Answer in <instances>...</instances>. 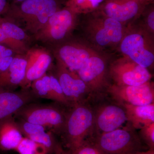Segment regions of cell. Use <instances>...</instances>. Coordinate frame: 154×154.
<instances>
[{
  "label": "cell",
  "mask_w": 154,
  "mask_h": 154,
  "mask_svg": "<svg viewBox=\"0 0 154 154\" xmlns=\"http://www.w3.org/2000/svg\"><path fill=\"white\" fill-rule=\"evenodd\" d=\"M89 138L107 154H133L145 149L138 133L128 123L122 128Z\"/></svg>",
  "instance_id": "cell-7"
},
{
  "label": "cell",
  "mask_w": 154,
  "mask_h": 154,
  "mask_svg": "<svg viewBox=\"0 0 154 154\" xmlns=\"http://www.w3.org/2000/svg\"><path fill=\"white\" fill-rule=\"evenodd\" d=\"M0 27L8 36L17 41L26 43L28 39V36L25 30L6 16L4 18L0 16Z\"/></svg>",
  "instance_id": "cell-22"
},
{
  "label": "cell",
  "mask_w": 154,
  "mask_h": 154,
  "mask_svg": "<svg viewBox=\"0 0 154 154\" xmlns=\"http://www.w3.org/2000/svg\"><path fill=\"white\" fill-rule=\"evenodd\" d=\"M10 1L11 2L10 4H16V3L22 2L26 1V0H10Z\"/></svg>",
  "instance_id": "cell-32"
},
{
  "label": "cell",
  "mask_w": 154,
  "mask_h": 154,
  "mask_svg": "<svg viewBox=\"0 0 154 154\" xmlns=\"http://www.w3.org/2000/svg\"><path fill=\"white\" fill-rule=\"evenodd\" d=\"M150 3L141 0H105L96 11L127 26L137 19Z\"/></svg>",
  "instance_id": "cell-14"
},
{
  "label": "cell",
  "mask_w": 154,
  "mask_h": 154,
  "mask_svg": "<svg viewBox=\"0 0 154 154\" xmlns=\"http://www.w3.org/2000/svg\"><path fill=\"white\" fill-rule=\"evenodd\" d=\"M140 130L138 134L141 140L149 149H154V122L146 125Z\"/></svg>",
  "instance_id": "cell-27"
},
{
  "label": "cell",
  "mask_w": 154,
  "mask_h": 154,
  "mask_svg": "<svg viewBox=\"0 0 154 154\" xmlns=\"http://www.w3.org/2000/svg\"><path fill=\"white\" fill-rule=\"evenodd\" d=\"M133 154H154V149H149L148 150L146 151L137 152Z\"/></svg>",
  "instance_id": "cell-31"
},
{
  "label": "cell",
  "mask_w": 154,
  "mask_h": 154,
  "mask_svg": "<svg viewBox=\"0 0 154 154\" xmlns=\"http://www.w3.org/2000/svg\"><path fill=\"white\" fill-rule=\"evenodd\" d=\"M107 96L122 104L145 105L154 103V83L150 82L139 86H120L112 84L107 89Z\"/></svg>",
  "instance_id": "cell-13"
},
{
  "label": "cell",
  "mask_w": 154,
  "mask_h": 154,
  "mask_svg": "<svg viewBox=\"0 0 154 154\" xmlns=\"http://www.w3.org/2000/svg\"><path fill=\"white\" fill-rule=\"evenodd\" d=\"M38 99L30 88L17 91H0V122Z\"/></svg>",
  "instance_id": "cell-16"
},
{
  "label": "cell",
  "mask_w": 154,
  "mask_h": 154,
  "mask_svg": "<svg viewBox=\"0 0 154 154\" xmlns=\"http://www.w3.org/2000/svg\"><path fill=\"white\" fill-rule=\"evenodd\" d=\"M27 60L25 79L22 89H30L33 81L44 75L52 63V57L49 51L43 48L28 50L25 54Z\"/></svg>",
  "instance_id": "cell-15"
},
{
  "label": "cell",
  "mask_w": 154,
  "mask_h": 154,
  "mask_svg": "<svg viewBox=\"0 0 154 154\" xmlns=\"http://www.w3.org/2000/svg\"><path fill=\"white\" fill-rule=\"evenodd\" d=\"M80 24L85 41L99 52L117 50L126 26L96 11L85 14Z\"/></svg>",
  "instance_id": "cell-1"
},
{
  "label": "cell",
  "mask_w": 154,
  "mask_h": 154,
  "mask_svg": "<svg viewBox=\"0 0 154 154\" xmlns=\"http://www.w3.org/2000/svg\"><path fill=\"white\" fill-rule=\"evenodd\" d=\"M16 53L13 50L4 45L0 44V74L8 69Z\"/></svg>",
  "instance_id": "cell-26"
},
{
  "label": "cell",
  "mask_w": 154,
  "mask_h": 154,
  "mask_svg": "<svg viewBox=\"0 0 154 154\" xmlns=\"http://www.w3.org/2000/svg\"><path fill=\"white\" fill-rule=\"evenodd\" d=\"M105 0H68L65 6L79 15L90 14L96 11Z\"/></svg>",
  "instance_id": "cell-21"
},
{
  "label": "cell",
  "mask_w": 154,
  "mask_h": 154,
  "mask_svg": "<svg viewBox=\"0 0 154 154\" xmlns=\"http://www.w3.org/2000/svg\"><path fill=\"white\" fill-rule=\"evenodd\" d=\"M13 116L0 122V149L2 150H15L24 137Z\"/></svg>",
  "instance_id": "cell-19"
},
{
  "label": "cell",
  "mask_w": 154,
  "mask_h": 154,
  "mask_svg": "<svg viewBox=\"0 0 154 154\" xmlns=\"http://www.w3.org/2000/svg\"><path fill=\"white\" fill-rule=\"evenodd\" d=\"M54 154H72L71 152L68 149H66L63 148L62 144L57 141L54 147Z\"/></svg>",
  "instance_id": "cell-30"
},
{
  "label": "cell",
  "mask_w": 154,
  "mask_h": 154,
  "mask_svg": "<svg viewBox=\"0 0 154 154\" xmlns=\"http://www.w3.org/2000/svg\"><path fill=\"white\" fill-rule=\"evenodd\" d=\"M65 3L64 0H26L10 4V9L5 16L24 22L26 28L35 34Z\"/></svg>",
  "instance_id": "cell-4"
},
{
  "label": "cell",
  "mask_w": 154,
  "mask_h": 154,
  "mask_svg": "<svg viewBox=\"0 0 154 154\" xmlns=\"http://www.w3.org/2000/svg\"><path fill=\"white\" fill-rule=\"evenodd\" d=\"M0 44L11 48L17 54H25L28 49L26 43L17 41L8 36L0 27Z\"/></svg>",
  "instance_id": "cell-25"
},
{
  "label": "cell",
  "mask_w": 154,
  "mask_h": 154,
  "mask_svg": "<svg viewBox=\"0 0 154 154\" xmlns=\"http://www.w3.org/2000/svg\"><path fill=\"white\" fill-rule=\"evenodd\" d=\"M54 55L57 62L76 72L90 58L100 52L83 38L71 37L54 45Z\"/></svg>",
  "instance_id": "cell-9"
},
{
  "label": "cell",
  "mask_w": 154,
  "mask_h": 154,
  "mask_svg": "<svg viewBox=\"0 0 154 154\" xmlns=\"http://www.w3.org/2000/svg\"><path fill=\"white\" fill-rule=\"evenodd\" d=\"M19 154H49V150L45 146L24 137L15 150Z\"/></svg>",
  "instance_id": "cell-23"
},
{
  "label": "cell",
  "mask_w": 154,
  "mask_h": 154,
  "mask_svg": "<svg viewBox=\"0 0 154 154\" xmlns=\"http://www.w3.org/2000/svg\"><path fill=\"white\" fill-rule=\"evenodd\" d=\"M141 1H144L148 3H153L154 2V0H141Z\"/></svg>",
  "instance_id": "cell-33"
},
{
  "label": "cell",
  "mask_w": 154,
  "mask_h": 154,
  "mask_svg": "<svg viewBox=\"0 0 154 154\" xmlns=\"http://www.w3.org/2000/svg\"><path fill=\"white\" fill-rule=\"evenodd\" d=\"M79 15L65 7L53 14L45 25L36 34V39L56 45L70 37L79 23Z\"/></svg>",
  "instance_id": "cell-8"
},
{
  "label": "cell",
  "mask_w": 154,
  "mask_h": 154,
  "mask_svg": "<svg viewBox=\"0 0 154 154\" xmlns=\"http://www.w3.org/2000/svg\"><path fill=\"white\" fill-rule=\"evenodd\" d=\"M109 75L112 84L120 86H139L150 82L152 75L148 69L122 56L111 60Z\"/></svg>",
  "instance_id": "cell-11"
},
{
  "label": "cell",
  "mask_w": 154,
  "mask_h": 154,
  "mask_svg": "<svg viewBox=\"0 0 154 154\" xmlns=\"http://www.w3.org/2000/svg\"><path fill=\"white\" fill-rule=\"evenodd\" d=\"M117 50L141 66L148 70L153 68L154 35L135 21L126 26Z\"/></svg>",
  "instance_id": "cell-3"
},
{
  "label": "cell",
  "mask_w": 154,
  "mask_h": 154,
  "mask_svg": "<svg viewBox=\"0 0 154 154\" xmlns=\"http://www.w3.org/2000/svg\"><path fill=\"white\" fill-rule=\"evenodd\" d=\"M122 105L126 110L128 123L134 129H140L154 122V103L140 106L126 104Z\"/></svg>",
  "instance_id": "cell-20"
},
{
  "label": "cell",
  "mask_w": 154,
  "mask_h": 154,
  "mask_svg": "<svg viewBox=\"0 0 154 154\" xmlns=\"http://www.w3.org/2000/svg\"><path fill=\"white\" fill-rule=\"evenodd\" d=\"M27 60L25 54L14 57L10 66L0 74V91H15L25 79Z\"/></svg>",
  "instance_id": "cell-18"
},
{
  "label": "cell",
  "mask_w": 154,
  "mask_h": 154,
  "mask_svg": "<svg viewBox=\"0 0 154 154\" xmlns=\"http://www.w3.org/2000/svg\"><path fill=\"white\" fill-rule=\"evenodd\" d=\"M111 58L109 54L99 53L76 72L91 91L93 102L107 96V89L112 84L109 75Z\"/></svg>",
  "instance_id": "cell-6"
},
{
  "label": "cell",
  "mask_w": 154,
  "mask_h": 154,
  "mask_svg": "<svg viewBox=\"0 0 154 154\" xmlns=\"http://www.w3.org/2000/svg\"><path fill=\"white\" fill-rule=\"evenodd\" d=\"M54 72V75L71 106L78 103L93 102L91 91L76 72L58 62Z\"/></svg>",
  "instance_id": "cell-12"
},
{
  "label": "cell",
  "mask_w": 154,
  "mask_h": 154,
  "mask_svg": "<svg viewBox=\"0 0 154 154\" xmlns=\"http://www.w3.org/2000/svg\"><path fill=\"white\" fill-rule=\"evenodd\" d=\"M72 154H107L88 138Z\"/></svg>",
  "instance_id": "cell-28"
},
{
  "label": "cell",
  "mask_w": 154,
  "mask_h": 154,
  "mask_svg": "<svg viewBox=\"0 0 154 154\" xmlns=\"http://www.w3.org/2000/svg\"><path fill=\"white\" fill-rule=\"evenodd\" d=\"M55 103L49 105L30 103L21 108L14 116L41 125L54 134L60 136L65 124L69 107Z\"/></svg>",
  "instance_id": "cell-5"
},
{
  "label": "cell",
  "mask_w": 154,
  "mask_h": 154,
  "mask_svg": "<svg viewBox=\"0 0 154 154\" xmlns=\"http://www.w3.org/2000/svg\"><path fill=\"white\" fill-rule=\"evenodd\" d=\"M30 88L38 98L52 100L67 107L71 106L54 74L45 73L33 81Z\"/></svg>",
  "instance_id": "cell-17"
},
{
  "label": "cell",
  "mask_w": 154,
  "mask_h": 154,
  "mask_svg": "<svg viewBox=\"0 0 154 154\" xmlns=\"http://www.w3.org/2000/svg\"><path fill=\"white\" fill-rule=\"evenodd\" d=\"M94 119V108L91 102L78 103L69 107L60 136L65 146L71 153L91 137Z\"/></svg>",
  "instance_id": "cell-2"
},
{
  "label": "cell",
  "mask_w": 154,
  "mask_h": 154,
  "mask_svg": "<svg viewBox=\"0 0 154 154\" xmlns=\"http://www.w3.org/2000/svg\"><path fill=\"white\" fill-rule=\"evenodd\" d=\"M10 4L8 0H0V16L8 14L10 9Z\"/></svg>",
  "instance_id": "cell-29"
},
{
  "label": "cell",
  "mask_w": 154,
  "mask_h": 154,
  "mask_svg": "<svg viewBox=\"0 0 154 154\" xmlns=\"http://www.w3.org/2000/svg\"><path fill=\"white\" fill-rule=\"evenodd\" d=\"M103 98L91 103L94 110V125L91 137L120 128L127 121L124 106L111 99L104 102Z\"/></svg>",
  "instance_id": "cell-10"
},
{
  "label": "cell",
  "mask_w": 154,
  "mask_h": 154,
  "mask_svg": "<svg viewBox=\"0 0 154 154\" xmlns=\"http://www.w3.org/2000/svg\"><path fill=\"white\" fill-rule=\"evenodd\" d=\"M134 21L149 33L154 35V2L148 4L140 16Z\"/></svg>",
  "instance_id": "cell-24"
}]
</instances>
